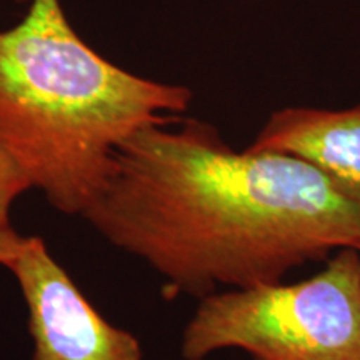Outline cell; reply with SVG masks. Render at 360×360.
I'll return each instance as SVG.
<instances>
[{
	"instance_id": "1",
	"label": "cell",
	"mask_w": 360,
	"mask_h": 360,
	"mask_svg": "<svg viewBox=\"0 0 360 360\" xmlns=\"http://www.w3.org/2000/svg\"><path fill=\"white\" fill-rule=\"evenodd\" d=\"M82 217L160 274L167 294L197 299L360 250V202L321 170L278 152H237L214 125L182 115L124 142Z\"/></svg>"
},
{
	"instance_id": "2",
	"label": "cell",
	"mask_w": 360,
	"mask_h": 360,
	"mask_svg": "<svg viewBox=\"0 0 360 360\" xmlns=\"http://www.w3.org/2000/svg\"><path fill=\"white\" fill-rule=\"evenodd\" d=\"M191 102L184 85L139 77L89 47L62 0H30L0 30V147L65 215L82 217L125 141Z\"/></svg>"
},
{
	"instance_id": "3",
	"label": "cell",
	"mask_w": 360,
	"mask_h": 360,
	"mask_svg": "<svg viewBox=\"0 0 360 360\" xmlns=\"http://www.w3.org/2000/svg\"><path fill=\"white\" fill-rule=\"evenodd\" d=\"M238 349L252 360H360V250L344 247L295 283L200 299L182 334L186 360Z\"/></svg>"
},
{
	"instance_id": "4",
	"label": "cell",
	"mask_w": 360,
	"mask_h": 360,
	"mask_svg": "<svg viewBox=\"0 0 360 360\" xmlns=\"http://www.w3.org/2000/svg\"><path fill=\"white\" fill-rule=\"evenodd\" d=\"M7 269L29 310L32 360H142L137 337L97 312L42 238L24 237Z\"/></svg>"
},
{
	"instance_id": "5",
	"label": "cell",
	"mask_w": 360,
	"mask_h": 360,
	"mask_svg": "<svg viewBox=\"0 0 360 360\" xmlns=\"http://www.w3.org/2000/svg\"><path fill=\"white\" fill-rule=\"evenodd\" d=\"M247 148L309 162L345 195L360 202V105L345 110H277Z\"/></svg>"
},
{
	"instance_id": "6",
	"label": "cell",
	"mask_w": 360,
	"mask_h": 360,
	"mask_svg": "<svg viewBox=\"0 0 360 360\" xmlns=\"http://www.w3.org/2000/svg\"><path fill=\"white\" fill-rule=\"evenodd\" d=\"M29 179L6 148L0 147V229L12 227L11 210L22 193L30 191Z\"/></svg>"
},
{
	"instance_id": "7",
	"label": "cell",
	"mask_w": 360,
	"mask_h": 360,
	"mask_svg": "<svg viewBox=\"0 0 360 360\" xmlns=\"http://www.w3.org/2000/svg\"><path fill=\"white\" fill-rule=\"evenodd\" d=\"M25 236H20L13 227L0 229V265L7 267L19 254Z\"/></svg>"
}]
</instances>
